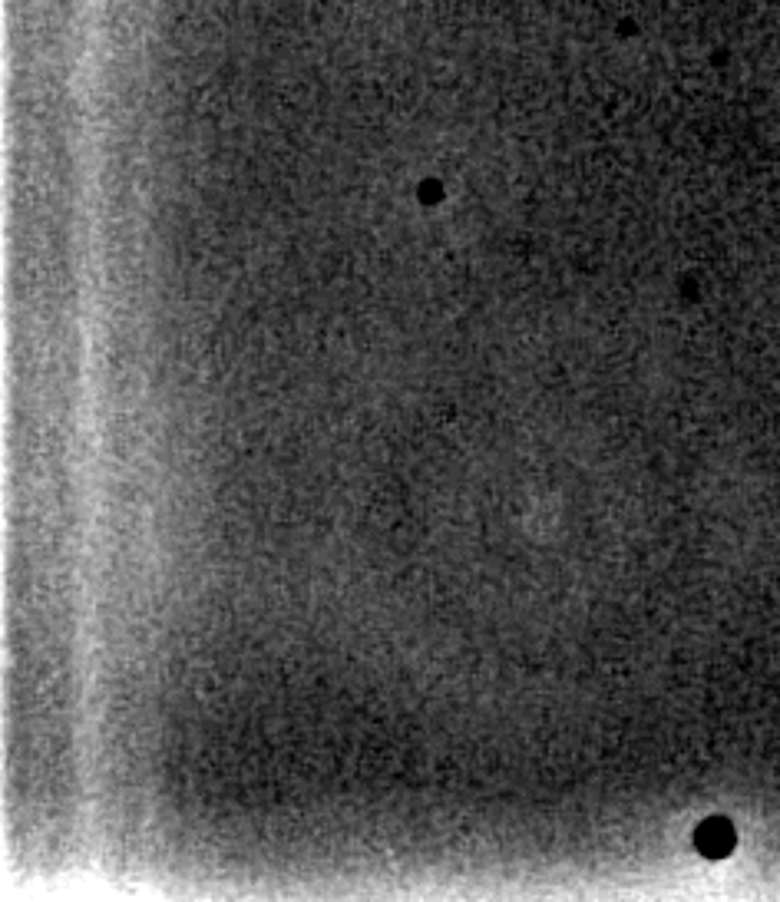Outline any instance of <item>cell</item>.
<instances>
[{
	"label": "cell",
	"instance_id": "1",
	"mask_svg": "<svg viewBox=\"0 0 780 902\" xmlns=\"http://www.w3.org/2000/svg\"><path fill=\"white\" fill-rule=\"evenodd\" d=\"M695 843L698 850L704 856H711V860H721V856H728L734 850V827L724 817H714V820H704L698 833H695Z\"/></svg>",
	"mask_w": 780,
	"mask_h": 902
}]
</instances>
